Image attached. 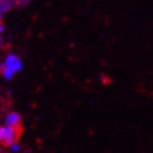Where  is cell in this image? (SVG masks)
<instances>
[{
  "label": "cell",
  "mask_w": 153,
  "mask_h": 153,
  "mask_svg": "<svg viewBox=\"0 0 153 153\" xmlns=\"http://www.w3.org/2000/svg\"><path fill=\"white\" fill-rule=\"evenodd\" d=\"M4 45V39H3V35H0V46Z\"/></svg>",
  "instance_id": "obj_9"
},
{
  "label": "cell",
  "mask_w": 153,
  "mask_h": 153,
  "mask_svg": "<svg viewBox=\"0 0 153 153\" xmlns=\"http://www.w3.org/2000/svg\"><path fill=\"white\" fill-rule=\"evenodd\" d=\"M4 65L7 68H10L11 71H14L15 74H18L22 68V61L18 55H15V53H9L4 60Z\"/></svg>",
  "instance_id": "obj_2"
},
{
  "label": "cell",
  "mask_w": 153,
  "mask_h": 153,
  "mask_svg": "<svg viewBox=\"0 0 153 153\" xmlns=\"http://www.w3.org/2000/svg\"><path fill=\"white\" fill-rule=\"evenodd\" d=\"M0 74H1V76H3L5 80H7V81L13 80V79H14V76H15V72L11 71L10 68H7L4 64L0 65Z\"/></svg>",
  "instance_id": "obj_4"
},
{
  "label": "cell",
  "mask_w": 153,
  "mask_h": 153,
  "mask_svg": "<svg viewBox=\"0 0 153 153\" xmlns=\"http://www.w3.org/2000/svg\"><path fill=\"white\" fill-rule=\"evenodd\" d=\"M5 125L6 126H11L14 128H20V125H21V116L19 112H15V111H11L6 114L5 117Z\"/></svg>",
  "instance_id": "obj_3"
},
{
  "label": "cell",
  "mask_w": 153,
  "mask_h": 153,
  "mask_svg": "<svg viewBox=\"0 0 153 153\" xmlns=\"http://www.w3.org/2000/svg\"><path fill=\"white\" fill-rule=\"evenodd\" d=\"M20 128H14L11 126H0V143L3 146L10 147L13 143L18 142L20 137Z\"/></svg>",
  "instance_id": "obj_1"
},
{
  "label": "cell",
  "mask_w": 153,
  "mask_h": 153,
  "mask_svg": "<svg viewBox=\"0 0 153 153\" xmlns=\"http://www.w3.org/2000/svg\"><path fill=\"white\" fill-rule=\"evenodd\" d=\"M14 4V0H0V13L9 11Z\"/></svg>",
  "instance_id": "obj_5"
},
{
  "label": "cell",
  "mask_w": 153,
  "mask_h": 153,
  "mask_svg": "<svg viewBox=\"0 0 153 153\" xmlns=\"http://www.w3.org/2000/svg\"><path fill=\"white\" fill-rule=\"evenodd\" d=\"M10 149H11V152H14V153H18V152L20 151V144H19L18 142L13 143L11 146H10Z\"/></svg>",
  "instance_id": "obj_7"
},
{
  "label": "cell",
  "mask_w": 153,
  "mask_h": 153,
  "mask_svg": "<svg viewBox=\"0 0 153 153\" xmlns=\"http://www.w3.org/2000/svg\"><path fill=\"white\" fill-rule=\"evenodd\" d=\"M14 3L16 4L18 6H25V5H27L29 3H30V0H14Z\"/></svg>",
  "instance_id": "obj_6"
},
{
  "label": "cell",
  "mask_w": 153,
  "mask_h": 153,
  "mask_svg": "<svg viewBox=\"0 0 153 153\" xmlns=\"http://www.w3.org/2000/svg\"><path fill=\"white\" fill-rule=\"evenodd\" d=\"M0 21H3V13H0Z\"/></svg>",
  "instance_id": "obj_10"
},
{
  "label": "cell",
  "mask_w": 153,
  "mask_h": 153,
  "mask_svg": "<svg viewBox=\"0 0 153 153\" xmlns=\"http://www.w3.org/2000/svg\"><path fill=\"white\" fill-rule=\"evenodd\" d=\"M4 31H5V25L3 24L1 21H0V35H3V34H4Z\"/></svg>",
  "instance_id": "obj_8"
}]
</instances>
